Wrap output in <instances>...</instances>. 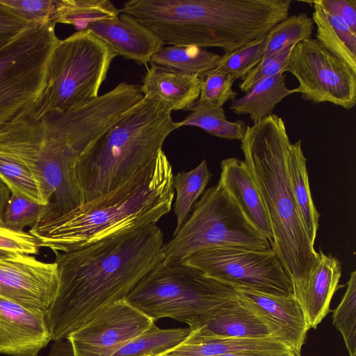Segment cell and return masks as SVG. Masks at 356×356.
I'll return each instance as SVG.
<instances>
[{"label": "cell", "instance_id": "obj_31", "mask_svg": "<svg viewBox=\"0 0 356 356\" xmlns=\"http://www.w3.org/2000/svg\"><path fill=\"white\" fill-rule=\"evenodd\" d=\"M332 323L340 332L350 356L356 355V271L350 273L346 292L333 311Z\"/></svg>", "mask_w": 356, "mask_h": 356}, {"label": "cell", "instance_id": "obj_30", "mask_svg": "<svg viewBox=\"0 0 356 356\" xmlns=\"http://www.w3.org/2000/svg\"><path fill=\"white\" fill-rule=\"evenodd\" d=\"M314 28L313 20L306 13L288 16L274 26L266 35L262 58L311 39Z\"/></svg>", "mask_w": 356, "mask_h": 356}, {"label": "cell", "instance_id": "obj_38", "mask_svg": "<svg viewBox=\"0 0 356 356\" xmlns=\"http://www.w3.org/2000/svg\"><path fill=\"white\" fill-rule=\"evenodd\" d=\"M39 241L29 232H15L0 227V250L6 252L36 254Z\"/></svg>", "mask_w": 356, "mask_h": 356}, {"label": "cell", "instance_id": "obj_29", "mask_svg": "<svg viewBox=\"0 0 356 356\" xmlns=\"http://www.w3.org/2000/svg\"><path fill=\"white\" fill-rule=\"evenodd\" d=\"M211 177L206 160L189 172H181L173 175L172 184L177 193L175 204L177 227L174 233L185 222L193 204L203 193Z\"/></svg>", "mask_w": 356, "mask_h": 356}, {"label": "cell", "instance_id": "obj_5", "mask_svg": "<svg viewBox=\"0 0 356 356\" xmlns=\"http://www.w3.org/2000/svg\"><path fill=\"white\" fill-rule=\"evenodd\" d=\"M171 113L143 97L80 155L75 173L82 203L117 188L156 156L178 129Z\"/></svg>", "mask_w": 356, "mask_h": 356}, {"label": "cell", "instance_id": "obj_10", "mask_svg": "<svg viewBox=\"0 0 356 356\" xmlns=\"http://www.w3.org/2000/svg\"><path fill=\"white\" fill-rule=\"evenodd\" d=\"M183 262L233 289L250 288L275 295L293 293L292 283L272 249L212 248L200 250Z\"/></svg>", "mask_w": 356, "mask_h": 356}, {"label": "cell", "instance_id": "obj_28", "mask_svg": "<svg viewBox=\"0 0 356 356\" xmlns=\"http://www.w3.org/2000/svg\"><path fill=\"white\" fill-rule=\"evenodd\" d=\"M120 14L109 0H60L55 22L72 25L76 31H83L92 22Z\"/></svg>", "mask_w": 356, "mask_h": 356}, {"label": "cell", "instance_id": "obj_24", "mask_svg": "<svg viewBox=\"0 0 356 356\" xmlns=\"http://www.w3.org/2000/svg\"><path fill=\"white\" fill-rule=\"evenodd\" d=\"M286 75L280 73L257 82L249 92L232 101L229 109L236 115H249L256 123L273 114L275 106L291 95L285 82Z\"/></svg>", "mask_w": 356, "mask_h": 356}, {"label": "cell", "instance_id": "obj_16", "mask_svg": "<svg viewBox=\"0 0 356 356\" xmlns=\"http://www.w3.org/2000/svg\"><path fill=\"white\" fill-rule=\"evenodd\" d=\"M87 30L106 43L117 55L146 67L165 44L152 31L126 13L92 22Z\"/></svg>", "mask_w": 356, "mask_h": 356}, {"label": "cell", "instance_id": "obj_12", "mask_svg": "<svg viewBox=\"0 0 356 356\" xmlns=\"http://www.w3.org/2000/svg\"><path fill=\"white\" fill-rule=\"evenodd\" d=\"M154 323L122 299L104 307L66 338L56 341L49 356H112Z\"/></svg>", "mask_w": 356, "mask_h": 356}, {"label": "cell", "instance_id": "obj_33", "mask_svg": "<svg viewBox=\"0 0 356 356\" xmlns=\"http://www.w3.org/2000/svg\"><path fill=\"white\" fill-rule=\"evenodd\" d=\"M266 35L254 40L236 50L223 54L216 68L230 74L234 80H241L261 60Z\"/></svg>", "mask_w": 356, "mask_h": 356}, {"label": "cell", "instance_id": "obj_44", "mask_svg": "<svg viewBox=\"0 0 356 356\" xmlns=\"http://www.w3.org/2000/svg\"><path fill=\"white\" fill-rule=\"evenodd\" d=\"M2 251H3V250H0V252H2Z\"/></svg>", "mask_w": 356, "mask_h": 356}, {"label": "cell", "instance_id": "obj_32", "mask_svg": "<svg viewBox=\"0 0 356 356\" xmlns=\"http://www.w3.org/2000/svg\"><path fill=\"white\" fill-rule=\"evenodd\" d=\"M0 180L11 193L41 204L37 184L29 168L18 160L1 152Z\"/></svg>", "mask_w": 356, "mask_h": 356}, {"label": "cell", "instance_id": "obj_22", "mask_svg": "<svg viewBox=\"0 0 356 356\" xmlns=\"http://www.w3.org/2000/svg\"><path fill=\"white\" fill-rule=\"evenodd\" d=\"M312 3V19L316 26V40L333 56L356 72V33L339 17L324 10L316 1Z\"/></svg>", "mask_w": 356, "mask_h": 356}, {"label": "cell", "instance_id": "obj_27", "mask_svg": "<svg viewBox=\"0 0 356 356\" xmlns=\"http://www.w3.org/2000/svg\"><path fill=\"white\" fill-rule=\"evenodd\" d=\"M190 328L161 329L154 323L147 331L129 341L112 356H156L182 343Z\"/></svg>", "mask_w": 356, "mask_h": 356}, {"label": "cell", "instance_id": "obj_23", "mask_svg": "<svg viewBox=\"0 0 356 356\" xmlns=\"http://www.w3.org/2000/svg\"><path fill=\"white\" fill-rule=\"evenodd\" d=\"M307 159L302 149V140L290 143L287 152L288 172L291 190L307 236L314 245L320 215L314 206L309 184Z\"/></svg>", "mask_w": 356, "mask_h": 356}, {"label": "cell", "instance_id": "obj_9", "mask_svg": "<svg viewBox=\"0 0 356 356\" xmlns=\"http://www.w3.org/2000/svg\"><path fill=\"white\" fill-rule=\"evenodd\" d=\"M55 25L31 24L0 49V129L17 119L39 95L59 40Z\"/></svg>", "mask_w": 356, "mask_h": 356}, {"label": "cell", "instance_id": "obj_13", "mask_svg": "<svg viewBox=\"0 0 356 356\" xmlns=\"http://www.w3.org/2000/svg\"><path fill=\"white\" fill-rule=\"evenodd\" d=\"M58 284L55 262H43L19 252H0V297L29 308L47 311L55 297Z\"/></svg>", "mask_w": 356, "mask_h": 356}, {"label": "cell", "instance_id": "obj_25", "mask_svg": "<svg viewBox=\"0 0 356 356\" xmlns=\"http://www.w3.org/2000/svg\"><path fill=\"white\" fill-rule=\"evenodd\" d=\"M185 111H191L184 120L177 122V127H195L208 134L227 140L243 138L246 125L242 120L229 121L222 106H214L197 100Z\"/></svg>", "mask_w": 356, "mask_h": 356}, {"label": "cell", "instance_id": "obj_19", "mask_svg": "<svg viewBox=\"0 0 356 356\" xmlns=\"http://www.w3.org/2000/svg\"><path fill=\"white\" fill-rule=\"evenodd\" d=\"M220 168L218 184L230 195L250 224L271 246L273 236L268 215L246 163L232 157L222 160Z\"/></svg>", "mask_w": 356, "mask_h": 356}, {"label": "cell", "instance_id": "obj_41", "mask_svg": "<svg viewBox=\"0 0 356 356\" xmlns=\"http://www.w3.org/2000/svg\"><path fill=\"white\" fill-rule=\"evenodd\" d=\"M217 356H301L296 353H264V352H241Z\"/></svg>", "mask_w": 356, "mask_h": 356}, {"label": "cell", "instance_id": "obj_21", "mask_svg": "<svg viewBox=\"0 0 356 356\" xmlns=\"http://www.w3.org/2000/svg\"><path fill=\"white\" fill-rule=\"evenodd\" d=\"M241 352L295 353L271 337L261 339L209 338L190 332L182 343L159 355L217 356Z\"/></svg>", "mask_w": 356, "mask_h": 356}, {"label": "cell", "instance_id": "obj_17", "mask_svg": "<svg viewBox=\"0 0 356 356\" xmlns=\"http://www.w3.org/2000/svg\"><path fill=\"white\" fill-rule=\"evenodd\" d=\"M341 265L331 254H325L321 250L308 275L293 287V294L303 312L310 328L316 329L330 312L331 300L339 285Z\"/></svg>", "mask_w": 356, "mask_h": 356}, {"label": "cell", "instance_id": "obj_11", "mask_svg": "<svg viewBox=\"0 0 356 356\" xmlns=\"http://www.w3.org/2000/svg\"><path fill=\"white\" fill-rule=\"evenodd\" d=\"M289 72L299 86L291 93H300L305 101L330 102L345 109L356 103V72L330 53L316 38L296 44L284 73Z\"/></svg>", "mask_w": 356, "mask_h": 356}, {"label": "cell", "instance_id": "obj_37", "mask_svg": "<svg viewBox=\"0 0 356 356\" xmlns=\"http://www.w3.org/2000/svg\"><path fill=\"white\" fill-rule=\"evenodd\" d=\"M294 45L284 49L265 58L251 70L238 86L241 92L247 93L259 81L280 73H284L287 66Z\"/></svg>", "mask_w": 356, "mask_h": 356}, {"label": "cell", "instance_id": "obj_6", "mask_svg": "<svg viewBox=\"0 0 356 356\" xmlns=\"http://www.w3.org/2000/svg\"><path fill=\"white\" fill-rule=\"evenodd\" d=\"M117 56L90 30L59 39L49 58L39 95L19 116L37 122L95 99Z\"/></svg>", "mask_w": 356, "mask_h": 356}, {"label": "cell", "instance_id": "obj_20", "mask_svg": "<svg viewBox=\"0 0 356 356\" xmlns=\"http://www.w3.org/2000/svg\"><path fill=\"white\" fill-rule=\"evenodd\" d=\"M140 91L144 97L155 99L172 111L186 110L200 97L198 74H187L150 62Z\"/></svg>", "mask_w": 356, "mask_h": 356}, {"label": "cell", "instance_id": "obj_15", "mask_svg": "<svg viewBox=\"0 0 356 356\" xmlns=\"http://www.w3.org/2000/svg\"><path fill=\"white\" fill-rule=\"evenodd\" d=\"M52 340L46 311L0 297V353L36 356Z\"/></svg>", "mask_w": 356, "mask_h": 356}, {"label": "cell", "instance_id": "obj_7", "mask_svg": "<svg viewBox=\"0 0 356 356\" xmlns=\"http://www.w3.org/2000/svg\"><path fill=\"white\" fill-rule=\"evenodd\" d=\"M236 297L233 288L184 262H161L125 298L154 321L170 318L188 324Z\"/></svg>", "mask_w": 356, "mask_h": 356}, {"label": "cell", "instance_id": "obj_2", "mask_svg": "<svg viewBox=\"0 0 356 356\" xmlns=\"http://www.w3.org/2000/svg\"><path fill=\"white\" fill-rule=\"evenodd\" d=\"M171 164L161 149L156 156L117 188L63 213H42L29 233L40 247L55 253L156 223L172 207Z\"/></svg>", "mask_w": 356, "mask_h": 356}, {"label": "cell", "instance_id": "obj_1", "mask_svg": "<svg viewBox=\"0 0 356 356\" xmlns=\"http://www.w3.org/2000/svg\"><path fill=\"white\" fill-rule=\"evenodd\" d=\"M163 234L156 225L56 252L58 284L46 311L52 340H62L106 306L124 299L162 261Z\"/></svg>", "mask_w": 356, "mask_h": 356}, {"label": "cell", "instance_id": "obj_36", "mask_svg": "<svg viewBox=\"0 0 356 356\" xmlns=\"http://www.w3.org/2000/svg\"><path fill=\"white\" fill-rule=\"evenodd\" d=\"M0 3L29 24H56L60 0H0Z\"/></svg>", "mask_w": 356, "mask_h": 356}, {"label": "cell", "instance_id": "obj_35", "mask_svg": "<svg viewBox=\"0 0 356 356\" xmlns=\"http://www.w3.org/2000/svg\"><path fill=\"white\" fill-rule=\"evenodd\" d=\"M200 78L198 101L222 106L227 102L236 98L237 92L232 89L235 80L230 74L215 67L200 75Z\"/></svg>", "mask_w": 356, "mask_h": 356}, {"label": "cell", "instance_id": "obj_26", "mask_svg": "<svg viewBox=\"0 0 356 356\" xmlns=\"http://www.w3.org/2000/svg\"><path fill=\"white\" fill-rule=\"evenodd\" d=\"M220 55L204 48L192 45L163 47L154 54L151 62L187 74L199 76L216 67Z\"/></svg>", "mask_w": 356, "mask_h": 356}, {"label": "cell", "instance_id": "obj_14", "mask_svg": "<svg viewBox=\"0 0 356 356\" xmlns=\"http://www.w3.org/2000/svg\"><path fill=\"white\" fill-rule=\"evenodd\" d=\"M236 297L268 327L270 336L300 355L309 327L293 294L275 295L234 288Z\"/></svg>", "mask_w": 356, "mask_h": 356}, {"label": "cell", "instance_id": "obj_4", "mask_svg": "<svg viewBox=\"0 0 356 356\" xmlns=\"http://www.w3.org/2000/svg\"><path fill=\"white\" fill-rule=\"evenodd\" d=\"M241 148L266 207L273 231L271 248L292 286L308 275L317 252L301 221L291 187L287 152L291 143L282 118L271 114L246 126Z\"/></svg>", "mask_w": 356, "mask_h": 356}, {"label": "cell", "instance_id": "obj_3", "mask_svg": "<svg viewBox=\"0 0 356 356\" xmlns=\"http://www.w3.org/2000/svg\"><path fill=\"white\" fill-rule=\"evenodd\" d=\"M115 122L108 112L84 107L44 123L21 116L11 122L0 152L24 164L38 186L42 213L59 214L82 203L75 167L83 153Z\"/></svg>", "mask_w": 356, "mask_h": 356}, {"label": "cell", "instance_id": "obj_43", "mask_svg": "<svg viewBox=\"0 0 356 356\" xmlns=\"http://www.w3.org/2000/svg\"><path fill=\"white\" fill-rule=\"evenodd\" d=\"M11 127L12 124L10 122V124L0 129V142L6 140L8 138Z\"/></svg>", "mask_w": 356, "mask_h": 356}, {"label": "cell", "instance_id": "obj_40", "mask_svg": "<svg viewBox=\"0 0 356 356\" xmlns=\"http://www.w3.org/2000/svg\"><path fill=\"white\" fill-rule=\"evenodd\" d=\"M325 10L341 18L356 33V0H316Z\"/></svg>", "mask_w": 356, "mask_h": 356}, {"label": "cell", "instance_id": "obj_42", "mask_svg": "<svg viewBox=\"0 0 356 356\" xmlns=\"http://www.w3.org/2000/svg\"><path fill=\"white\" fill-rule=\"evenodd\" d=\"M10 196L8 188L0 180V227H3V213Z\"/></svg>", "mask_w": 356, "mask_h": 356}, {"label": "cell", "instance_id": "obj_8", "mask_svg": "<svg viewBox=\"0 0 356 356\" xmlns=\"http://www.w3.org/2000/svg\"><path fill=\"white\" fill-rule=\"evenodd\" d=\"M217 247L272 249L219 184L203 192L190 218L163 244L162 262H181L200 250Z\"/></svg>", "mask_w": 356, "mask_h": 356}, {"label": "cell", "instance_id": "obj_34", "mask_svg": "<svg viewBox=\"0 0 356 356\" xmlns=\"http://www.w3.org/2000/svg\"><path fill=\"white\" fill-rule=\"evenodd\" d=\"M46 206L11 193L3 213V227L15 232H24L26 227L35 224Z\"/></svg>", "mask_w": 356, "mask_h": 356}, {"label": "cell", "instance_id": "obj_18", "mask_svg": "<svg viewBox=\"0 0 356 356\" xmlns=\"http://www.w3.org/2000/svg\"><path fill=\"white\" fill-rule=\"evenodd\" d=\"M188 325L192 334L202 337L261 339L271 337L263 321L236 296Z\"/></svg>", "mask_w": 356, "mask_h": 356}, {"label": "cell", "instance_id": "obj_39", "mask_svg": "<svg viewBox=\"0 0 356 356\" xmlns=\"http://www.w3.org/2000/svg\"><path fill=\"white\" fill-rule=\"evenodd\" d=\"M30 24L0 3V49L15 40Z\"/></svg>", "mask_w": 356, "mask_h": 356}]
</instances>
